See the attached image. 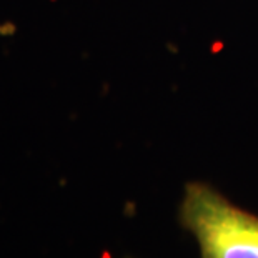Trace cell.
<instances>
[{"label":"cell","mask_w":258,"mask_h":258,"mask_svg":"<svg viewBox=\"0 0 258 258\" xmlns=\"http://www.w3.org/2000/svg\"><path fill=\"white\" fill-rule=\"evenodd\" d=\"M178 223L199 245L200 258H258V215L207 182H188Z\"/></svg>","instance_id":"1"},{"label":"cell","mask_w":258,"mask_h":258,"mask_svg":"<svg viewBox=\"0 0 258 258\" xmlns=\"http://www.w3.org/2000/svg\"><path fill=\"white\" fill-rule=\"evenodd\" d=\"M123 258H134V256H123Z\"/></svg>","instance_id":"2"}]
</instances>
